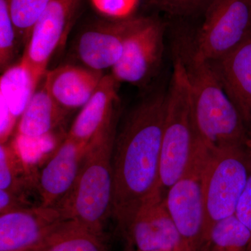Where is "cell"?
Masks as SVG:
<instances>
[{
    "label": "cell",
    "mask_w": 251,
    "mask_h": 251,
    "mask_svg": "<svg viewBox=\"0 0 251 251\" xmlns=\"http://www.w3.org/2000/svg\"><path fill=\"white\" fill-rule=\"evenodd\" d=\"M167 104L168 91L144 99L117 134L112 158V216L125 238L140 205L161 188L159 165Z\"/></svg>",
    "instance_id": "1"
},
{
    "label": "cell",
    "mask_w": 251,
    "mask_h": 251,
    "mask_svg": "<svg viewBox=\"0 0 251 251\" xmlns=\"http://www.w3.org/2000/svg\"><path fill=\"white\" fill-rule=\"evenodd\" d=\"M117 120L115 105L87 143L75 184L55 205L62 211L64 219L78 220L103 237L105 223L112 216V158Z\"/></svg>",
    "instance_id": "2"
},
{
    "label": "cell",
    "mask_w": 251,
    "mask_h": 251,
    "mask_svg": "<svg viewBox=\"0 0 251 251\" xmlns=\"http://www.w3.org/2000/svg\"><path fill=\"white\" fill-rule=\"evenodd\" d=\"M176 50L187 75L198 132L208 150L250 145V132L209 62L196 57L187 41Z\"/></svg>",
    "instance_id": "3"
},
{
    "label": "cell",
    "mask_w": 251,
    "mask_h": 251,
    "mask_svg": "<svg viewBox=\"0 0 251 251\" xmlns=\"http://www.w3.org/2000/svg\"><path fill=\"white\" fill-rule=\"evenodd\" d=\"M205 148L195 120L184 64L175 52L160 158L159 186L165 196Z\"/></svg>",
    "instance_id": "4"
},
{
    "label": "cell",
    "mask_w": 251,
    "mask_h": 251,
    "mask_svg": "<svg viewBox=\"0 0 251 251\" xmlns=\"http://www.w3.org/2000/svg\"><path fill=\"white\" fill-rule=\"evenodd\" d=\"M251 158V143L209 151L202 175L204 247L214 225L235 214L247 184Z\"/></svg>",
    "instance_id": "5"
},
{
    "label": "cell",
    "mask_w": 251,
    "mask_h": 251,
    "mask_svg": "<svg viewBox=\"0 0 251 251\" xmlns=\"http://www.w3.org/2000/svg\"><path fill=\"white\" fill-rule=\"evenodd\" d=\"M193 44L198 58L222 57L251 34V0H212Z\"/></svg>",
    "instance_id": "6"
},
{
    "label": "cell",
    "mask_w": 251,
    "mask_h": 251,
    "mask_svg": "<svg viewBox=\"0 0 251 251\" xmlns=\"http://www.w3.org/2000/svg\"><path fill=\"white\" fill-rule=\"evenodd\" d=\"M209 154V150L204 149L165 196L167 209L187 251H203L204 247L202 175Z\"/></svg>",
    "instance_id": "7"
},
{
    "label": "cell",
    "mask_w": 251,
    "mask_h": 251,
    "mask_svg": "<svg viewBox=\"0 0 251 251\" xmlns=\"http://www.w3.org/2000/svg\"><path fill=\"white\" fill-rule=\"evenodd\" d=\"M147 18L133 16L92 25L79 38L77 48L79 59L86 67L97 72L112 69L122 58L130 36Z\"/></svg>",
    "instance_id": "8"
},
{
    "label": "cell",
    "mask_w": 251,
    "mask_h": 251,
    "mask_svg": "<svg viewBox=\"0 0 251 251\" xmlns=\"http://www.w3.org/2000/svg\"><path fill=\"white\" fill-rule=\"evenodd\" d=\"M164 30L161 21L148 17L130 36L122 58L112 69L111 75L119 83L140 85L152 76L163 58Z\"/></svg>",
    "instance_id": "9"
},
{
    "label": "cell",
    "mask_w": 251,
    "mask_h": 251,
    "mask_svg": "<svg viewBox=\"0 0 251 251\" xmlns=\"http://www.w3.org/2000/svg\"><path fill=\"white\" fill-rule=\"evenodd\" d=\"M125 239L137 250L187 251L167 209L161 188L140 205Z\"/></svg>",
    "instance_id": "10"
},
{
    "label": "cell",
    "mask_w": 251,
    "mask_h": 251,
    "mask_svg": "<svg viewBox=\"0 0 251 251\" xmlns=\"http://www.w3.org/2000/svg\"><path fill=\"white\" fill-rule=\"evenodd\" d=\"M80 0H51L31 31L21 57L42 78L54 52L64 43Z\"/></svg>",
    "instance_id": "11"
},
{
    "label": "cell",
    "mask_w": 251,
    "mask_h": 251,
    "mask_svg": "<svg viewBox=\"0 0 251 251\" xmlns=\"http://www.w3.org/2000/svg\"><path fill=\"white\" fill-rule=\"evenodd\" d=\"M64 219L56 206H31L0 214V251L31 250Z\"/></svg>",
    "instance_id": "12"
},
{
    "label": "cell",
    "mask_w": 251,
    "mask_h": 251,
    "mask_svg": "<svg viewBox=\"0 0 251 251\" xmlns=\"http://www.w3.org/2000/svg\"><path fill=\"white\" fill-rule=\"evenodd\" d=\"M87 143L66 137L38 177L40 205L55 206L72 190L78 176Z\"/></svg>",
    "instance_id": "13"
},
{
    "label": "cell",
    "mask_w": 251,
    "mask_h": 251,
    "mask_svg": "<svg viewBox=\"0 0 251 251\" xmlns=\"http://www.w3.org/2000/svg\"><path fill=\"white\" fill-rule=\"evenodd\" d=\"M208 62L251 133V34L227 53Z\"/></svg>",
    "instance_id": "14"
},
{
    "label": "cell",
    "mask_w": 251,
    "mask_h": 251,
    "mask_svg": "<svg viewBox=\"0 0 251 251\" xmlns=\"http://www.w3.org/2000/svg\"><path fill=\"white\" fill-rule=\"evenodd\" d=\"M103 73L90 68L61 66L47 71L44 87L57 103L67 110L82 108L100 83Z\"/></svg>",
    "instance_id": "15"
},
{
    "label": "cell",
    "mask_w": 251,
    "mask_h": 251,
    "mask_svg": "<svg viewBox=\"0 0 251 251\" xmlns=\"http://www.w3.org/2000/svg\"><path fill=\"white\" fill-rule=\"evenodd\" d=\"M118 85L111 74L103 75L93 95L74 120L67 137L80 143L90 141L117 105Z\"/></svg>",
    "instance_id": "16"
},
{
    "label": "cell",
    "mask_w": 251,
    "mask_h": 251,
    "mask_svg": "<svg viewBox=\"0 0 251 251\" xmlns=\"http://www.w3.org/2000/svg\"><path fill=\"white\" fill-rule=\"evenodd\" d=\"M41 79L22 58L10 66L0 78V110L7 112L18 121Z\"/></svg>",
    "instance_id": "17"
},
{
    "label": "cell",
    "mask_w": 251,
    "mask_h": 251,
    "mask_svg": "<svg viewBox=\"0 0 251 251\" xmlns=\"http://www.w3.org/2000/svg\"><path fill=\"white\" fill-rule=\"evenodd\" d=\"M67 111L52 99L43 85L36 91L20 117L16 135L34 139L52 134L64 120Z\"/></svg>",
    "instance_id": "18"
},
{
    "label": "cell",
    "mask_w": 251,
    "mask_h": 251,
    "mask_svg": "<svg viewBox=\"0 0 251 251\" xmlns=\"http://www.w3.org/2000/svg\"><path fill=\"white\" fill-rule=\"evenodd\" d=\"M31 250L108 251L105 237L74 219L62 220Z\"/></svg>",
    "instance_id": "19"
},
{
    "label": "cell",
    "mask_w": 251,
    "mask_h": 251,
    "mask_svg": "<svg viewBox=\"0 0 251 251\" xmlns=\"http://www.w3.org/2000/svg\"><path fill=\"white\" fill-rule=\"evenodd\" d=\"M251 242L250 231L234 214L214 225L203 251H249Z\"/></svg>",
    "instance_id": "20"
},
{
    "label": "cell",
    "mask_w": 251,
    "mask_h": 251,
    "mask_svg": "<svg viewBox=\"0 0 251 251\" xmlns=\"http://www.w3.org/2000/svg\"><path fill=\"white\" fill-rule=\"evenodd\" d=\"M27 162L12 141L0 145V190L23 193L28 186Z\"/></svg>",
    "instance_id": "21"
},
{
    "label": "cell",
    "mask_w": 251,
    "mask_h": 251,
    "mask_svg": "<svg viewBox=\"0 0 251 251\" xmlns=\"http://www.w3.org/2000/svg\"><path fill=\"white\" fill-rule=\"evenodd\" d=\"M18 38L27 44L34 26L51 0H6Z\"/></svg>",
    "instance_id": "22"
},
{
    "label": "cell",
    "mask_w": 251,
    "mask_h": 251,
    "mask_svg": "<svg viewBox=\"0 0 251 251\" xmlns=\"http://www.w3.org/2000/svg\"><path fill=\"white\" fill-rule=\"evenodd\" d=\"M17 32L10 16L6 0H0V67L4 72L10 67L16 50Z\"/></svg>",
    "instance_id": "23"
},
{
    "label": "cell",
    "mask_w": 251,
    "mask_h": 251,
    "mask_svg": "<svg viewBox=\"0 0 251 251\" xmlns=\"http://www.w3.org/2000/svg\"><path fill=\"white\" fill-rule=\"evenodd\" d=\"M150 4L167 14L190 16L204 12L212 0H148Z\"/></svg>",
    "instance_id": "24"
},
{
    "label": "cell",
    "mask_w": 251,
    "mask_h": 251,
    "mask_svg": "<svg viewBox=\"0 0 251 251\" xmlns=\"http://www.w3.org/2000/svg\"><path fill=\"white\" fill-rule=\"evenodd\" d=\"M140 0H90L92 6L102 16L111 20L133 16Z\"/></svg>",
    "instance_id": "25"
},
{
    "label": "cell",
    "mask_w": 251,
    "mask_h": 251,
    "mask_svg": "<svg viewBox=\"0 0 251 251\" xmlns=\"http://www.w3.org/2000/svg\"><path fill=\"white\" fill-rule=\"evenodd\" d=\"M235 216L247 227L251 234V158L247 184L238 202ZM249 251H251V242Z\"/></svg>",
    "instance_id": "26"
},
{
    "label": "cell",
    "mask_w": 251,
    "mask_h": 251,
    "mask_svg": "<svg viewBox=\"0 0 251 251\" xmlns=\"http://www.w3.org/2000/svg\"><path fill=\"white\" fill-rule=\"evenodd\" d=\"M27 207L23 193L0 190V214Z\"/></svg>",
    "instance_id": "27"
},
{
    "label": "cell",
    "mask_w": 251,
    "mask_h": 251,
    "mask_svg": "<svg viewBox=\"0 0 251 251\" xmlns=\"http://www.w3.org/2000/svg\"><path fill=\"white\" fill-rule=\"evenodd\" d=\"M140 251V250H135V251Z\"/></svg>",
    "instance_id": "28"
},
{
    "label": "cell",
    "mask_w": 251,
    "mask_h": 251,
    "mask_svg": "<svg viewBox=\"0 0 251 251\" xmlns=\"http://www.w3.org/2000/svg\"><path fill=\"white\" fill-rule=\"evenodd\" d=\"M42 251V250H30V251Z\"/></svg>",
    "instance_id": "29"
},
{
    "label": "cell",
    "mask_w": 251,
    "mask_h": 251,
    "mask_svg": "<svg viewBox=\"0 0 251 251\" xmlns=\"http://www.w3.org/2000/svg\"></svg>",
    "instance_id": "30"
}]
</instances>
